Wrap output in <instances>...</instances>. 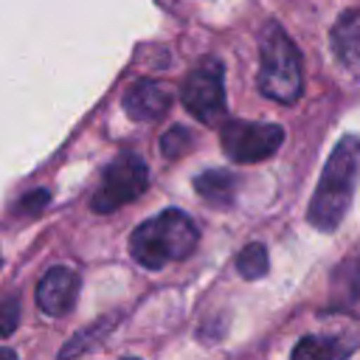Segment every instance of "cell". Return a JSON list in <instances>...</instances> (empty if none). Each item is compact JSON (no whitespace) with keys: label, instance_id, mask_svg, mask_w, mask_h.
<instances>
[{"label":"cell","instance_id":"1","mask_svg":"<svg viewBox=\"0 0 360 360\" xmlns=\"http://www.w3.org/2000/svg\"><path fill=\"white\" fill-rule=\"evenodd\" d=\"M357 180H360V135H346L332 149V155L321 172V183H318L309 211H307L309 225L323 233H332L343 222V217L352 205Z\"/></svg>","mask_w":360,"mask_h":360},{"label":"cell","instance_id":"2","mask_svg":"<svg viewBox=\"0 0 360 360\" xmlns=\"http://www.w3.org/2000/svg\"><path fill=\"white\" fill-rule=\"evenodd\" d=\"M197 225L186 211L166 208L158 217L143 219L129 236L132 259L146 270H160L169 262H180L191 256L197 248Z\"/></svg>","mask_w":360,"mask_h":360},{"label":"cell","instance_id":"3","mask_svg":"<svg viewBox=\"0 0 360 360\" xmlns=\"http://www.w3.org/2000/svg\"><path fill=\"white\" fill-rule=\"evenodd\" d=\"M262 62H259V90L278 101L292 104L301 98V53L278 22H267L262 31Z\"/></svg>","mask_w":360,"mask_h":360},{"label":"cell","instance_id":"4","mask_svg":"<svg viewBox=\"0 0 360 360\" xmlns=\"http://www.w3.org/2000/svg\"><path fill=\"white\" fill-rule=\"evenodd\" d=\"M149 186V169L141 160V155L135 152H124L118 155L101 174V186L96 188L90 205L96 214H110L127 202H132L135 197H141Z\"/></svg>","mask_w":360,"mask_h":360},{"label":"cell","instance_id":"5","mask_svg":"<svg viewBox=\"0 0 360 360\" xmlns=\"http://www.w3.org/2000/svg\"><path fill=\"white\" fill-rule=\"evenodd\" d=\"M222 62L217 56L200 59L191 73L186 76L180 87V101L183 107L200 118V121H217L225 112V84H222Z\"/></svg>","mask_w":360,"mask_h":360},{"label":"cell","instance_id":"6","mask_svg":"<svg viewBox=\"0 0 360 360\" xmlns=\"http://www.w3.org/2000/svg\"><path fill=\"white\" fill-rule=\"evenodd\" d=\"M284 129L278 124L256 121H228L222 127V149L236 163H259L278 152Z\"/></svg>","mask_w":360,"mask_h":360},{"label":"cell","instance_id":"7","mask_svg":"<svg viewBox=\"0 0 360 360\" xmlns=\"http://www.w3.org/2000/svg\"><path fill=\"white\" fill-rule=\"evenodd\" d=\"M79 295V276L70 267H51L37 284V304L45 315H68Z\"/></svg>","mask_w":360,"mask_h":360},{"label":"cell","instance_id":"8","mask_svg":"<svg viewBox=\"0 0 360 360\" xmlns=\"http://www.w3.org/2000/svg\"><path fill=\"white\" fill-rule=\"evenodd\" d=\"M124 110L135 121H155L172 104V87L158 79H138L124 93Z\"/></svg>","mask_w":360,"mask_h":360},{"label":"cell","instance_id":"9","mask_svg":"<svg viewBox=\"0 0 360 360\" xmlns=\"http://www.w3.org/2000/svg\"><path fill=\"white\" fill-rule=\"evenodd\" d=\"M332 48L349 70H360V8L343 11L338 17L332 28Z\"/></svg>","mask_w":360,"mask_h":360},{"label":"cell","instance_id":"10","mask_svg":"<svg viewBox=\"0 0 360 360\" xmlns=\"http://www.w3.org/2000/svg\"><path fill=\"white\" fill-rule=\"evenodd\" d=\"M194 188L211 205H231L236 194V177L225 169H208L194 177Z\"/></svg>","mask_w":360,"mask_h":360},{"label":"cell","instance_id":"11","mask_svg":"<svg viewBox=\"0 0 360 360\" xmlns=\"http://www.w3.org/2000/svg\"><path fill=\"white\" fill-rule=\"evenodd\" d=\"M352 343H343L340 338H326V335H307L295 349L292 357L295 360H338L352 354Z\"/></svg>","mask_w":360,"mask_h":360},{"label":"cell","instance_id":"12","mask_svg":"<svg viewBox=\"0 0 360 360\" xmlns=\"http://www.w3.org/2000/svg\"><path fill=\"white\" fill-rule=\"evenodd\" d=\"M332 292H335L338 304H352L360 298V253L349 256L343 264L335 267Z\"/></svg>","mask_w":360,"mask_h":360},{"label":"cell","instance_id":"13","mask_svg":"<svg viewBox=\"0 0 360 360\" xmlns=\"http://www.w3.org/2000/svg\"><path fill=\"white\" fill-rule=\"evenodd\" d=\"M236 270L245 276V278H262L267 273V250L264 245L253 242V245H245L236 256Z\"/></svg>","mask_w":360,"mask_h":360},{"label":"cell","instance_id":"14","mask_svg":"<svg viewBox=\"0 0 360 360\" xmlns=\"http://www.w3.org/2000/svg\"><path fill=\"white\" fill-rule=\"evenodd\" d=\"M194 146V135L186 127H172L166 129V135L160 138V152L166 158H183L188 149Z\"/></svg>","mask_w":360,"mask_h":360},{"label":"cell","instance_id":"15","mask_svg":"<svg viewBox=\"0 0 360 360\" xmlns=\"http://www.w3.org/2000/svg\"><path fill=\"white\" fill-rule=\"evenodd\" d=\"M20 323V301L8 298L0 304V338H8Z\"/></svg>","mask_w":360,"mask_h":360},{"label":"cell","instance_id":"16","mask_svg":"<svg viewBox=\"0 0 360 360\" xmlns=\"http://www.w3.org/2000/svg\"><path fill=\"white\" fill-rule=\"evenodd\" d=\"M48 200H51V194H48L45 188H37V191H31V194H25V197L20 200L17 211H20V214H37V211H42V208L48 205Z\"/></svg>","mask_w":360,"mask_h":360}]
</instances>
